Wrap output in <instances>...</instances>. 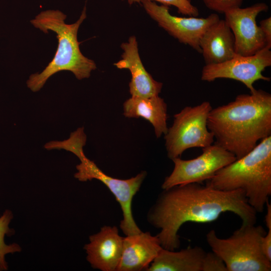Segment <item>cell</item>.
I'll return each mask as SVG.
<instances>
[{"mask_svg":"<svg viewBox=\"0 0 271 271\" xmlns=\"http://www.w3.org/2000/svg\"><path fill=\"white\" fill-rule=\"evenodd\" d=\"M226 212L237 215L243 224L256 223L257 212L243 191L220 190L197 183L163 189L147 218L152 226L161 230L157 236L161 246L175 250L180 245L178 233L183 224L211 222Z\"/></svg>","mask_w":271,"mask_h":271,"instance_id":"1","label":"cell"},{"mask_svg":"<svg viewBox=\"0 0 271 271\" xmlns=\"http://www.w3.org/2000/svg\"><path fill=\"white\" fill-rule=\"evenodd\" d=\"M207 127L215 144L236 159L242 157L271 136V94L256 89L238 95L233 101L211 110Z\"/></svg>","mask_w":271,"mask_h":271,"instance_id":"2","label":"cell"},{"mask_svg":"<svg viewBox=\"0 0 271 271\" xmlns=\"http://www.w3.org/2000/svg\"><path fill=\"white\" fill-rule=\"evenodd\" d=\"M66 18L59 10H47L30 21L35 28L45 34H49V31L54 32L58 40L57 49L51 61L41 72L31 74L27 81L28 87L33 92L39 91L50 77L60 71H70L81 80L89 77L96 68L94 61L81 53L77 40L79 28L86 18V6L74 23L66 24Z\"/></svg>","mask_w":271,"mask_h":271,"instance_id":"3","label":"cell"},{"mask_svg":"<svg viewBox=\"0 0 271 271\" xmlns=\"http://www.w3.org/2000/svg\"><path fill=\"white\" fill-rule=\"evenodd\" d=\"M206 184L220 190H242L249 204L262 213L271 195V136L219 170Z\"/></svg>","mask_w":271,"mask_h":271,"instance_id":"4","label":"cell"},{"mask_svg":"<svg viewBox=\"0 0 271 271\" xmlns=\"http://www.w3.org/2000/svg\"><path fill=\"white\" fill-rule=\"evenodd\" d=\"M265 233L261 225L242 223L227 238H219L212 229L207 234L206 240L212 251L223 260L227 271H270L271 261L261 246Z\"/></svg>","mask_w":271,"mask_h":271,"instance_id":"5","label":"cell"},{"mask_svg":"<svg viewBox=\"0 0 271 271\" xmlns=\"http://www.w3.org/2000/svg\"><path fill=\"white\" fill-rule=\"evenodd\" d=\"M212 109L209 101L195 106H186L174 115L172 126L165 134L169 158H180L187 149L204 148L213 144V133L207 127V119Z\"/></svg>","mask_w":271,"mask_h":271,"instance_id":"6","label":"cell"},{"mask_svg":"<svg viewBox=\"0 0 271 271\" xmlns=\"http://www.w3.org/2000/svg\"><path fill=\"white\" fill-rule=\"evenodd\" d=\"M80 163L76 166L74 177L80 181L96 179L103 183L115 197L122 212L123 219L120 227L123 233L129 235L142 231L136 223L132 212L133 196L139 191L147 173L141 172L128 179H119L108 176L102 171L92 161L85 155L79 158Z\"/></svg>","mask_w":271,"mask_h":271,"instance_id":"7","label":"cell"},{"mask_svg":"<svg viewBox=\"0 0 271 271\" xmlns=\"http://www.w3.org/2000/svg\"><path fill=\"white\" fill-rule=\"evenodd\" d=\"M236 160L231 153L214 144L202 148V153L196 158L172 160L174 168L162 185L163 189L192 183H202L211 179L219 170Z\"/></svg>","mask_w":271,"mask_h":271,"instance_id":"8","label":"cell"},{"mask_svg":"<svg viewBox=\"0 0 271 271\" xmlns=\"http://www.w3.org/2000/svg\"><path fill=\"white\" fill-rule=\"evenodd\" d=\"M270 66L271 51L265 47L252 55L235 54L231 59L224 62L205 65L202 70L201 79L207 82L218 78L233 79L242 83L250 93H253L256 90L253 86L256 81L270 80V77L262 73Z\"/></svg>","mask_w":271,"mask_h":271,"instance_id":"9","label":"cell"},{"mask_svg":"<svg viewBox=\"0 0 271 271\" xmlns=\"http://www.w3.org/2000/svg\"><path fill=\"white\" fill-rule=\"evenodd\" d=\"M147 13L159 25L180 43L189 45L201 53L200 40L205 32L220 20L217 14L207 17H179L172 15L169 6L159 5L155 2L143 0L141 2Z\"/></svg>","mask_w":271,"mask_h":271,"instance_id":"10","label":"cell"},{"mask_svg":"<svg viewBox=\"0 0 271 271\" xmlns=\"http://www.w3.org/2000/svg\"><path fill=\"white\" fill-rule=\"evenodd\" d=\"M268 10L267 4L258 3L245 8L232 9L224 13V20L234 35L236 54L252 55L266 47L264 37L256 24V18L259 13Z\"/></svg>","mask_w":271,"mask_h":271,"instance_id":"11","label":"cell"},{"mask_svg":"<svg viewBox=\"0 0 271 271\" xmlns=\"http://www.w3.org/2000/svg\"><path fill=\"white\" fill-rule=\"evenodd\" d=\"M123 239L115 226H104L99 232L90 236L89 242L84 248L91 266L102 271H116L121 255Z\"/></svg>","mask_w":271,"mask_h":271,"instance_id":"12","label":"cell"},{"mask_svg":"<svg viewBox=\"0 0 271 271\" xmlns=\"http://www.w3.org/2000/svg\"><path fill=\"white\" fill-rule=\"evenodd\" d=\"M121 48L123 51L122 59L114 65L119 69L129 70L131 78L129 87L131 96L159 95L163 83L154 80L145 69L140 57L136 37H130L128 42L122 43Z\"/></svg>","mask_w":271,"mask_h":271,"instance_id":"13","label":"cell"},{"mask_svg":"<svg viewBox=\"0 0 271 271\" xmlns=\"http://www.w3.org/2000/svg\"><path fill=\"white\" fill-rule=\"evenodd\" d=\"M162 248L157 236L149 232L126 236L116 271L147 270Z\"/></svg>","mask_w":271,"mask_h":271,"instance_id":"14","label":"cell"},{"mask_svg":"<svg viewBox=\"0 0 271 271\" xmlns=\"http://www.w3.org/2000/svg\"><path fill=\"white\" fill-rule=\"evenodd\" d=\"M199 45L205 65L224 62L236 54L234 35L224 20L220 19L205 32Z\"/></svg>","mask_w":271,"mask_h":271,"instance_id":"15","label":"cell"},{"mask_svg":"<svg viewBox=\"0 0 271 271\" xmlns=\"http://www.w3.org/2000/svg\"><path fill=\"white\" fill-rule=\"evenodd\" d=\"M123 114L129 118L143 117L153 126L157 138L168 131L167 106L159 95L151 97L131 96L123 104Z\"/></svg>","mask_w":271,"mask_h":271,"instance_id":"16","label":"cell"},{"mask_svg":"<svg viewBox=\"0 0 271 271\" xmlns=\"http://www.w3.org/2000/svg\"><path fill=\"white\" fill-rule=\"evenodd\" d=\"M206 252L200 246L188 247L180 251L162 248L148 271H202Z\"/></svg>","mask_w":271,"mask_h":271,"instance_id":"17","label":"cell"},{"mask_svg":"<svg viewBox=\"0 0 271 271\" xmlns=\"http://www.w3.org/2000/svg\"><path fill=\"white\" fill-rule=\"evenodd\" d=\"M13 217L12 212L8 209L6 210L0 217V271L8 269V265L5 259L7 254L21 251V248L18 244L14 243L7 244L5 242V235L14 233V230L9 226Z\"/></svg>","mask_w":271,"mask_h":271,"instance_id":"18","label":"cell"},{"mask_svg":"<svg viewBox=\"0 0 271 271\" xmlns=\"http://www.w3.org/2000/svg\"><path fill=\"white\" fill-rule=\"evenodd\" d=\"M86 142V136L83 127H79L71 132L68 139L63 141H51L44 146L47 150L64 149L77 155L83 151V148Z\"/></svg>","mask_w":271,"mask_h":271,"instance_id":"19","label":"cell"},{"mask_svg":"<svg viewBox=\"0 0 271 271\" xmlns=\"http://www.w3.org/2000/svg\"><path fill=\"white\" fill-rule=\"evenodd\" d=\"M129 5L133 3H141L143 0H126ZM153 2H158L163 5L168 6L175 7L178 12L183 15H188L191 17H196L199 15L198 9L193 5L190 0H149Z\"/></svg>","mask_w":271,"mask_h":271,"instance_id":"20","label":"cell"},{"mask_svg":"<svg viewBox=\"0 0 271 271\" xmlns=\"http://www.w3.org/2000/svg\"><path fill=\"white\" fill-rule=\"evenodd\" d=\"M209 9L224 14L226 11L241 7L243 0H202Z\"/></svg>","mask_w":271,"mask_h":271,"instance_id":"21","label":"cell"},{"mask_svg":"<svg viewBox=\"0 0 271 271\" xmlns=\"http://www.w3.org/2000/svg\"><path fill=\"white\" fill-rule=\"evenodd\" d=\"M202 271H227L223 260L217 254L206 252L203 261Z\"/></svg>","mask_w":271,"mask_h":271,"instance_id":"22","label":"cell"},{"mask_svg":"<svg viewBox=\"0 0 271 271\" xmlns=\"http://www.w3.org/2000/svg\"><path fill=\"white\" fill-rule=\"evenodd\" d=\"M267 232L262 237L261 246L266 258L271 261V224L266 225Z\"/></svg>","mask_w":271,"mask_h":271,"instance_id":"23","label":"cell"},{"mask_svg":"<svg viewBox=\"0 0 271 271\" xmlns=\"http://www.w3.org/2000/svg\"><path fill=\"white\" fill-rule=\"evenodd\" d=\"M259 26L266 42V47L271 48V18L270 17L261 21Z\"/></svg>","mask_w":271,"mask_h":271,"instance_id":"24","label":"cell"}]
</instances>
